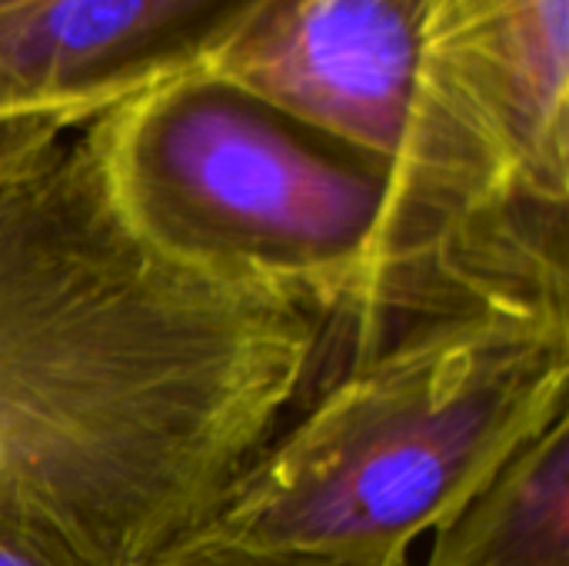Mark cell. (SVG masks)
<instances>
[{
  "label": "cell",
  "mask_w": 569,
  "mask_h": 566,
  "mask_svg": "<svg viewBox=\"0 0 569 566\" xmlns=\"http://www.w3.org/2000/svg\"><path fill=\"white\" fill-rule=\"evenodd\" d=\"M423 566H569V417L437 530Z\"/></svg>",
  "instance_id": "6"
},
{
  "label": "cell",
  "mask_w": 569,
  "mask_h": 566,
  "mask_svg": "<svg viewBox=\"0 0 569 566\" xmlns=\"http://www.w3.org/2000/svg\"><path fill=\"white\" fill-rule=\"evenodd\" d=\"M567 404L569 290L460 300L327 360L203 530L333 566H410V547Z\"/></svg>",
  "instance_id": "1"
},
{
  "label": "cell",
  "mask_w": 569,
  "mask_h": 566,
  "mask_svg": "<svg viewBox=\"0 0 569 566\" xmlns=\"http://www.w3.org/2000/svg\"><path fill=\"white\" fill-rule=\"evenodd\" d=\"M427 0H263L200 67L393 170Z\"/></svg>",
  "instance_id": "4"
},
{
  "label": "cell",
  "mask_w": 569,
  "mask_h": 566,
  "mask_svg": "<svg viewBox=\"0 0 569 566\" xmlns=\"http://www.w3.org/2000/svg\"><path fill=\"white\" fill-rule=\"evenodd\" d=\"M0 566H117L43 517H0Z\"/></svg>",
  "instance_id": "7"
},
{
  "label": "cell",
  "mask_w": 569,
  "mask_h": 566,
  "mask_svg": "<svg viewBox=\"0 0 569 566\" xmlns=\"http://www.w3.org/2000/svg\"><path fill=\"white\" fill-rule=\"evenodd\" d=\"M153 566H333L310 557H293V554H277V550H260L247 547L237 540H227L210 530H197L177 547H170Z\"/></svg>",
  "instance_id": "8"
},
{
  "label": "cell",
  "mask_w": 569,
  "mask_h": 566,
  "mask_svg": "<svg viewBox=\"0 0 569 566\" xmlns=\"http://www.w3.org/2000/svg\"><path fill=\"white\" fill-rule=\"evenodd\" d=\"M393 193V320L520 270L569 210V0H427Z\"/></svg>",
  "instance_id": "3"
},
{
  "label": "cell",
  "mask_w": 569,
  "mask_h": 566,
  "mask_svg": "<svg viewBox=\"0 0 569 566\" xmlns=\"http://www.w3.org/2000/svg\"><path fill=\"white\" fill-rule=\"evenodd\" d=\"M123 220L163 257L320 307L330 354L393 320L390 170L193 70L83 127Z\"/></svg>",
  "instance_id": "2"
},
{
  "label": "cell",
  "mask_w": 569,
  "mask_h": 566,
  "mask_svg": "<svg viewBox=\"0 0 569 566\" xmlns=\"http://www.w3.org/2000/svg\"><path fill=\"white\" fill-rule=\"evenodd\" d=\"M263 0H37L0 13V123L83 130L200 70Z\"/></svg>",
  "instance_id": "5"
},
{
  "label": "cell",
  "mask_w": 569,
  "mask_h": 566,
  "mask_svg": "<svg viewBox=\"0 0 569 566\" xmlns=\"http://www.w3.org/2000/svg\"><path fill=\"white\" fill-rule=\"evenodd\" d=\"M30 3H37V0H0V13H13V10L30 7Z\"/></svg>",
  "instance_id": "9"
}]
</instances>
